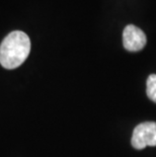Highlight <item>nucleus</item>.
Masks as SVG:
<instances>
[{"instance_id":"obj_1","label":"nucleus","mask_w":156,"mask_h":157,"mask_svg":"<svg viewBox=\"0 0 156 157\" xmlns=\"http://www.w3.org/2000/svg\"><path fill=\"white\" fill-rule=\"evenodd\" d=\"M31 52V40L24 32L14 31L0 45V64L5 69H15L24 63Z\"/></svg>"},{"instance_id":"obj_2","label":"nucleus","mask_w":156,"mask_h":157,"mask_svg":"<svg viewBox=\"0 0 156 157\" xmlns=\"http://www.w3.org/2000/svg\"><path fill=\"white\" fill-rule=\"evenodd\" d=\"M132 146L141 150L147 146H156V123L145 122L134 129L131 139Z\"/></svg>"},{"instance_id":"obj_3","label":"nucleus","mask_w":156,"mask_h":157,"mask_svg":"<svg viewBox=\"0 0 156 157\" xmlns=\"http://www.w3.org/2000/svg\"><path fill=\"white\" fill-rule=\"evenodd\" d=\"M147 39L141 29L136 25H129L123 32V45L129 52H138L144 48Z\"/></svg>"},{"instance_id":"obj_4","label":"nucleus","mask_w":156,"mask_h":157,"mask_svg":"<svg viewBox=\"0 0 156 157\" xmlns=\"http://www.w3.org/2000/svg\"><path fill=\"white\" fill-rule=\"evenodd\" d=\"M146 93L152 101L156 102V74L148 76L146 83Z\"/></svg>"}]
</instances>
